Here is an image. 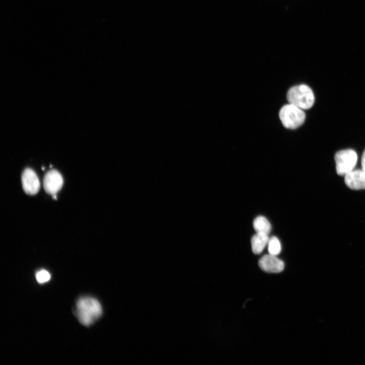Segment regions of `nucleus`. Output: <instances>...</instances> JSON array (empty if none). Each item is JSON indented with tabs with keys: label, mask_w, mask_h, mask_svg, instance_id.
Wrapping results in <instances>:
<instances>
[{
	"label": "nucleus",
	"mask_w": 365,
	"mask_h": 365,
	"mask_svg": "<svg viewBox=\"0 0 365 365\" xmlns=\"http://www.w3.org/2000/svg\"><path fill=\"white\" fill-rule=\"evenodd\" d=\"M254 229L257 233L268 234L271 230V226L268 220L263 216L256 217L253 223Z\"/></svg>",
	"instance_id": "obj_10"
},
{
	"label": "nucleus",
	"mask_w": 365,
	"mask_h": 365,
	"mask_svg": "<svg viewBox=\"0 0 365 365\" xmlns=\"http://www.w3.org/2000/svg\"><path fill=\"white\" fill-rule=\"evenodd\" d=\"M63 180L61 174L56 170L52 169L48 171L43 179L45 191L49 194L56 195L61 189Z\"/></svg>",
	"instance_id": "obj_5"
},
{
	"label": "nucleus",
	"mask_w": 365,
	"mask_h": 365,
	"mask_svg": "<svg viewBox=\"0 0 365 365\" xmlns=\"http://www.w3.org/2000/svg\"><path fill=\"white\" fill-rule=\"evenodd\" d=\"M279 118L286 128L295 129L301 126L306 118L303 110L288 103L283 106L279 111Z\"/></svg>",
	"instance_id": "obj_3"
},
{
	"label": "nucleus",
	"mask_w": 365,
	"mask_h": 365,
	"mask_svg": "<svg viewBox=\"0 0 365 365\" xmlns=\"http://www.w3.org/2000/svg\"><path fill=\"white\" fill-rule=\"evenodd\" d=\"M286 97L289 103L302 110L310 108L315 101V96L312 89L305 84L290 88L287 92Z\"/></svg>",
	"instance_id": "obj_2"
},
{
	"label": "nucleus",
	"mask_w": 365,
	"mask_h": 365,
	"mask_svg": "<svg viewBox=\"0 0 365 365\" xmlns=\"http://www.w3.org/2000/svg\"><path fill=\"white\" fill-rule=\"evenodd\" d=\"M76 313L80 323L85 326H89L101 316L102 309L97 300L92 297H84L78 300Z\"/></svg>",
	"instance_id": "obj_1"
},
{
	"label": "nucleus",
	"mask_w": 365,
	"mask_h": 365,
	"mask_svg": "<svg viewBox=\"0 0 365 365\" xmlns=\"http://www.w3.org/2000/svg\"><path fill=\"white\" fill-rule=\"evenodd\" d=\"M345 182L351 189H365V170H353L345 175Z\"/></svg>",
	"instance_id": "obj_8"
},
{
	"label": "nucleus",
	"mask_w": 365,
	"mask_h": 365,
	"mask_svg": "<svg viewBox=\"0 0 365 365\" xmlns=\"http://www.w3.org/2000/svg\"><path fill=\"white\" fill-rule=\"evenodd\" d=\"M268 234L257 233L251 238V243L253 252L255 254L261 253L268 244L269 238Z\"/></svg>",
	"instance_id": "obj_9"
},
{
	"label": "nucleus",
	"mask_w": 365,
	"mask_h": 365,
	"mask_svg": "<svg viewBox=\"0 0 365 365\" xmlns=\"http://www.w3.org/2000/svg\"><path fill=\"white\" fill-rule=\"evenodd\" d=\"M335 160L338 174L345 176L354 169L357 161V155L352 149L343 150L336 153Z\"/></svg>",
	"instance_id": "obj_4"
},
{
	"label": "nucleus",
	"mask_w": 365,
	"mask_h": 365,
	"mask_svg": "<svg viewBox=\"0 0 365 365\" xmlns=\"http://www.w3.org/2000/svg\"><path fill=\"white\" fill-rule=\"evenodd\" d=\"M35 277L37 281L42 284L48 282L50 279L51 275L48 271L43 269L36 272Z\"/></svg>",
	"instance_id": "obj_12"
},
{
	"label": "nucleus",
	"mask_w": 365,
	"mask_h": 365,
	"mask_svg": "<svg viewBox=\"0 0 365 365\" xmlns=\"http://www.w3.org/2000/svg\"><path fill=\"white\" fill-rule=\"evenodd\" d=\"M260 268L267 273H277L283 271L284 264L276 256L270 254L263 256L259 261Z\"/></svg>",
	"instance_id": "obj_7"
},
{
	"label": "nucleus",
	"mask_w": 365,
	"mask_h": 365,
	"mask_svg": "<svg viewBox=\"0 0 365 365\" xmlns=\"http://www.w3.org/2000/svg\"><path fill=\"white\" fill-rule=\"evenodd\" d=\"M22 188L24 191L28 195H35L40 188L39 177L32 169L27 168L22 172L21 176Z\"/></svg>",
	"instance_id": "obj_6"
},
{
	"label": "nucleus",
	"mask_w": 365,
	"mask_h": 365,
	"mask_svg": "<svg viewBox=\"0 0 365 365\" xmlns=\"http://www.w3.org/2000/svg\"><path fill=\"white\" fill-rule=\"evenodd\" d=\"M268 251L269 254L277 256L281 251V244L278 239L275 236L269 238L268 243Z\"/></svg>",
	"instance_id": "obj_11"
},
{
	"label": "nucleus",
	"mask_w": 365,
	"mask_h": 365,
	"mask_svg": "<svg viewBox=\"0 0 365 365\" xmlns=\"http://www.w3.org/2000/svg\"><path fill=\"white\" fill-rule=\"evenodd\" d=\"M361 166L362 169L365 170V150L363 153L361 158Z\"/></svg>",
	"instance_id": "obj_13"
}]
</instances>
